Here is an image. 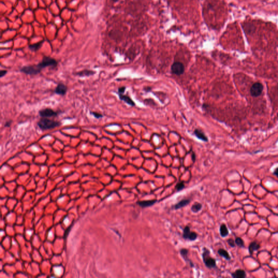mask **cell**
<instances>
[{
    "mask_svg": "<svg viewBox=\"0 0 278 278\" xmlns=\"http://www.w3.org/2000/svg\"><path fill=\"white\" fill-rule=\"evenodd\" d=\"M60 125H61V123L59 121L50 120L46 117L41 119L38 122V126L42 130L53 129L55 127H59Z\"/></svg>",
    "mask_w": 278,
    "mask_h": 278,
    "instance_id": "1",
    "label": "cell"
},
{
    "mask_svg": "<svg viewBox=\"0 0 278 278\" xmlns=\"http://www.w3.org/2000/svg\"><path fill=\"white\" fill-rule=\"evenodd\" d=\"M202 258L207 268L211 269L216 267V260L210 256V251L206 248H204L203 249Z\"/></svg>",
    "mask_w": 278,
    "mask_h": 278,
    "instance_id": "2",
    "label": "cell"
},
{
    "mask_svg": "<svg viewBox=\"0 0 278 278\" xmlns=\"http://www.w3.org/2000/svg\"><path fill=\"white\" fill-rule=\"evenodd\" d=\"M57 65L58 62L54 59L49 57H44L42 61L39 63L37 65L42 70L44 68L49 66L54 68L57 66Z\"/></svg>",
    "mask_w": 278,
    "mask_h": 278,
    "instance_id": "3",
    "label": "cell"
},
{
    "mask_svg": "<svg viewBox=\"0 0 278 278\" xmlns=\"http://www.w3.org/2000/svg\"><path fill=\"white\" fill-rule=\"evenodd\" d=\"M41 71V69L39 68L37 65L25 66L20 69V71L28 75H36L39 73Z\"/></svg>",
    "mask_w": 278,
    "mask_h": 278,
    "instance_id": "4",
    "label": "cell"
},
{
    "mask_svg": "<svg viewBox=\"0 0 278 278\" xmlns=\"http://www.w3.org/2000/svg\"><path fill=\"white\" fill-rule=\"evenodd\" d=\"M171 70V72L173 74L177 75V76H180L184 73L185 67L182 62L176 61L172 64Z\"/></svg>",
    "mask_w": 278,
    "mask_h": 278,
    "instance_id": "5",
    "label": "cell"
},
{
    "mask_svg": "<svg viewBox=\"0 0 278 278\" xmlns=\"http://www.w3.org/2000/svg\"><path fill=\"white\" fill-rule=\"evenodd\" d=\"M263 87L261 83H255L253 84L251 88V94L253 97H258L261 95Z\"/></svg>",
    "mask_w": 278,
    "mask_h": 278,
    "instance_id": "6",
    "label": "cell"
},
{
    "mask_svg": "<svg viewBox=\"0 0 278 278\" xmlns=\"http://www.w3.org/2000/svg\"><path fill=\"white\" fill-rule=\"evenodd\" d=\"M183 238L185 240L194 241L197 238L198 235L195 232H191L190 231V228L189 226H186L183 230Z\"/></svg>",
    "mask_w": 278,
    "mask_h": 278,
    "instance_id": "7",
    "label": "cell"
},
{
    "mask_svg": "<svg viewBox=\"0 0 278 278\" xmlns=\"http://www.w3.org/2000/svg\"><path fill=\"white\" fill-rule=\"evenodd\" d=\"M39 115L43 117H55L58 115V113L50 108H46L39 111Z\"/></svg>",
    "mask_w": 278,
    "mask_h": 278,
    "instance_id": "8",
    "label": "cell"
},
{
    "mask_svg": "<svg viewBox=\"0 0 278 278\" xmlns=\"http://www.w3.org/2000/svg\"><path fill=\"white\" fill-rule=\"evenodd\" d=\"M67 90V86L62 83H59L58 84L54 90V92L57 94L61 96H64Z\"/></svg>",
    "mask_w": 278,
    "mask_h": 278,
    "instance_id": "9",
    "label": "cell"
},
{
    "mask_svg": "<svg viewBox=\"0 0 278 278\" xmlns=\"http://www.w3.org/2000/svg\"><path fill=\"white\" fill-rule=\"evenodd\" d=\"M118 95L121 100L124 101L127 104H129V106L133 107L135 105L134 102L131 99V98L129 96L125 95L123 94H118Z\"/></svg>",
    "mask_w": 278,
    "mask_h": 278,
    "instance_id": "10",
    "label": "cell"
},
{
    "mask_svg": "<svg viewBox=\"0 0 278 278\" xmlns=\"http://www.w3.org/2000/svg\"><path fill=\"white\" fill-rule=\"evenodd\" d=\"M157 201L156 199L152 200H142V201H138L136 204L142 208L147 207L153 206L155 203Z\"/></svg>",
    "mask_w": 278,
    "mask_h": 278,
    "instance_id": "11",
    "label": "cell"
},
{
    "mask_svg": "<svg viewBox=\"0 0 278 278\" xmlns=\"http://www.w3.org/2000/svg\"><path fill=\"white\" fill-rule=\"evenodd\" d=\"M193 133H194V135L197 137L198 138H199V140L203 141L204 142H207L208 141L207 137L205 135V134L202 131H201V130H199L198 129H197L194 130Z\"/></svg>",
    "mask_w": 278,
    "mask_h": 278,
    "instance_id": "12",
    "label": "cell"
},
{
    "mask_svg": "<svg viewBox=\"0 0 278 278\" xmlns=\"http://www.w3.org/2000/svg\"><path fill=\"white\" fill-rule=\"evenodd\" d=\"M96 73V72L92 70H84L83 71H81L80 72H77L76 75L79 77H85V76H92Z\"/></svg>",
    "mask_w": 278,
    "mask_h": 278,
    "instance_id": "13",
    "label": "cell"
},
{
    "mask_svg": "<svg viewBox=\"0 0 278 278\" xmlns=\"http://www.w3.org/2000/svg\"><path fill=\"white\" fill-rule=\"evenodd\" d=\"M188 253H189V251L187 249H185V248H183V249H182L180 251V254H181V255L182 256V258L184 259V260L186 262H188L190 266H191V267H193L194 265L192 263V262L189 259L188 257H187V254H188Z\"/></svg>",
    "mask_w": 278,
    "mask_h": 278,
    "instance_id": "14",
    "label": "cell"
},
{
    "mask_svg": "<svg viewBox=\"0 0 278 278\" xmlns=\"http://www.w3.org/2000/svg\"><path fill=\"white\" fill-rule=\"evenodd\" d=\"M190 203V199H183L181 201H179L178 203H177L175 206H174V208H175V209L176 210L179 209V208H181L182 207L187 206Z\"/></svg>",
    "mask_w": 278,
    "mask_h": 278,
    "instance_id": "15",
    "label": "cell"
},
{
    "mask_svg": "<svg viewBox=\"0 0 278 278\" xmlns=\"http://www.w3.org/2000/svg\"><path fill=\"white\" fill-rule=\"evenodd\" d=\"M231 276L234 278H245L246 277V273L243 270L238 269L231 273Z\"/></svg>",
    "mask_w": 278,
    "mask_h": 278,
    "instance_id": "16",
    "label": "cell"
},
{
    "mask_svg": "<svg viewBox=\"0 0 278 278\" xmlns=\"http://www.w3.org/2000/svg\"><path fill=\"white\" fill-rule=\"evenodd\" d=\"M220 235L222 237H227L229 234V231L225 224H222L219 228Z\"/></svg>",
    "mask_w": 278,
    "mask_h": 278,
    "instance_id": "17",
    "label": "cell"
},
{
    "mask_svg": "<svg viewBox=\"0 0 278 278\" xmlns=\"http://www.w3.org/2000/svg\"><path fill=\"white\" fill-rule=\"evenodd\" d=\"M260 245L257 242H253L251 243L249 247V253L251 254H252L254 251H258L259 249H260Z\"/></svg>",
    "mask_w": 278,
    "mask_h": 278,
    "instance_id": "18",
    "label": "cell"
},
{
    "mask_svg": "<svg viewBox=\"0 0 278 278\" xmlns=\"http://www.w3.org/2000/svg\"><path fill=\"white\" fill-rule=\"evenodd\" d=\"M218 254L220 256H221L222 257L224 258L225 259L227 260H229L231 259L230 255L228 253V252L227 251L223 249H218Z\"/></svg>",
    "mask_w": 278,
    "mask_h": 278,
    "instance_id": "19",
    "label": "cell"
},
{
    "mask_svg": "<svg viewBox=\"0 0 278 278\" xmlns=\"http://www.w3.org/2000/svg\"><path fill=\"white\" fill-rule=\"evenodd\" d=\"M43 41H40L39 43H38L37 44H33V45H30V46H29V48H30V49L32 51H38L39 49L40 48V47L42 46V45L43 44Z\"/></svg>",
    "mask_w": 278,
    "mask_h": 278,
    "instance_id": "20",
    "label": "cell"
},
{
    "mask_svg": "<svg viewBox=\"0 0 278 278\" xmlns=\"http://www.w3.org/2000/svg\"><path fill=\"white\" fill-rule=\"evenodd\" d=\"M202 208V205L199 203H196L194 204H193L192 206H191V211L193 212L194 213H197L200 211Z\"/></svg>",
    "mask_w": 278,
    "mask_h": 278,
    "instance_id": "21",
    "label": "cell"
},
{
    "mask_svg": "<svg viewBox=\"0 0 278 278\" xmlns=\"http://www.w3.org/2000/svg\"><path fill=\"white\" fill-rule=\"evenodd\" d=\"M235 243L237 246H238L240 247H243L245 246L244 245V241L243 240L240 238V237H236L235 240Z\"/></svg>",
    "mask_w": 278,
    "mask_h": 278,
    "instance_id": "22",
    "label": "cell"
},
{
    "mask_svg": "<svg viewBox=\"0 0 278 278\" xmlns=\"http://www.w3.org/2000/svg\"><path fill=\"white\" fill-rule=\"evenodd\" d=\"M185 188V184L184 182H178L176 186V189L177 191H180L182 190H183Z\"/></svg>",
    "mask_w": 278,
    "mask_h": 278,
    "instance_id": "23",
    "label": "cell"
},
{
    "mask_svg": "<svg viewBox=\"0 0 278 278\" xmlns=\"http://www.w3.org/2000/svg\"><path fill=\"white\" fill-rule=\"evenodd\" d=\"M90 114L93 115L97 119H101V118H102L103 117V116L100 114V113H98L97 112H90Z\"/></svg>",
    "mask_w": 278,
    "mask_h": 278,
    "instance_id": "24",
    "label": "cell"
},
{
    "mask_svg": "<svg viewBox=\"0 0 278 278\" xmlns=\"http://www.w3.org/2000/svg\"><path fill=\"white\" fill-rule=\"evenodd\" d=\"M227 242H228V245H229L230 247H235V241L233 240V239H229V240L227 241Z\"/></svg>",
    "mask_w": 278,
    "mask_h": 278,
    "instance_id": "25",
    "label": "cell"
},
{
    "mask_svg": "<svg viewBox=\"0 0 278 278\" xmlns=\"http://www.w3.org/2000/svg\"><path fill=\"white\" fill-rule=\"evenodd\" d=\"M126 89V88L125 86L120 87V88H119L118 89V94H124Z\"/></svg>",
    "mask_w": 278,
    "mask_h": 278,
    "instance_id": "26",
    "label": "cell"
},
{
    "mask_svg": "<svg viewBox=\"0 0 278 278\" xmlns=\"http://www.w3.org/2000/svg\"><path fill=\"white\" fill-rule=\"evenodd\" d=\"M7 71L6 70H1V72H0V77H1V78L3 77L7 74Z\"/></svg>",
    "mask_w": 278,
    "mask_h": 278,
    "instance_id": "27",
    "label": "cell"
},
{
    "mask_svg": "<svg viewBox=\"0 0 278 278\" xmlns=\"http://www.w3.org/2000/svg\"><path fill=\"white\" fill-rule=\"evenodd\" d=\"M11 122H12L11 121H7V122L5 123V124H4V127H10V125H11Z\"/></svg>",
    "mask_w": 278,
    "mask_h": 278,
    "instance_id": "28",
    "label": "cell"
},
{
    "mask_svg": "<svg viewBox=\"0 0 278 278\" xmlns=\"http://www.w3.org/2000/svg\"><path fill=\"white\" fill-rule=\"evenodd\" d=\"M60 269H61V268H57V270L54 269L55 274H57V275H59L60 273V271H61Z\"/></svg>",
    "mask_w": 278,
    "mask_h": 278,
    "instance_id": "29",
    "label": "cell"
},
{
    "mask_svg": "<svg viewBox=\"0 0 278 278\" xmlns=\"http://www.w3.org/2000/svg\"><path fill=\"white\" fill-rule=\"evenodd\" d=\"M273 175H274L275 176H276L278 178V167H277L276 169H275V170L273 172Z\"/></svg>",
    "mask_w": 278,
    "mask_h": 278,
    "instance_id": "30",
    "label": "cell"
},
{
    "mask_svg": "<svg viewBox=\"0 0 278 278\" xmlns=\"http://www.w3.org/2000/svg\"><path fill=\"white\" fill-rule=\"evenodd\" d=\"M144 90L146 92H149L150 90H151V88H150V87H146L145 89H144Z\"/></svg>",
    "mask_w": 278,
    "mask_h": 278,
    "instance_id": "31",
    "label": "cell"
},
{
    "mask_svg": "<svg viewBox=\"0 0 278 278\" xmlns=\"http://www.w3.org/2000/svg\"><path fill=\"white\" fill-rule=\"evenodd\" d=\"M192 159L193 161L194 162V161L196 160V156H195V154L194 153H193L192 154Z\"/></svg>",
    "mask_w": 278,
    "mask_h": 278,
    "instance_id": "32",
    "label": "cell"
},
{
    "mask_svg": "<svg viewBox=\"0 0 278 278\" xmlns=\"http://www.w3.org/2000/svg\"><path fill=\"white\" fill-rule=\"evenodd\" d=\"M113 1H114V2H116V1H118V0H113Z\"/></svg>",
    "mask_w": 278,
    "mask_h": 278,
    "instance_id": "33",
    "label": "cell"
}]
</instances>
